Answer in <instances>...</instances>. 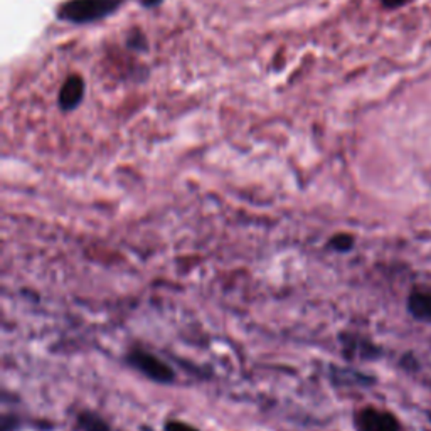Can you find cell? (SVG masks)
<instances>
[{
    "mask_svg": "<svg viewBox=\"0 0 431 431\" xmlns=\"http://www.w3.org/2000/svg\"><path fill=\"white\" fill-rule=\"evenodd\" d=\"M126 362L156 382L168 384L176 379V374L172 371L171 365L163 362V360L158 359L152 353H147V350H132V353H128V355H126Z\"/></svg>",
    "mask_w": 431,
    "mask_h": 431,
    "instance_id": "cell-1",
    "label": "cell"
},
{
    "mask_svg": "<svg viewBox=\"0 0 431 431\" xmlns=\"http://www.w3.org/2000/svg\"><path fill=\"white\" fill-rule=\"evenodd\" d=\"M120 0H73L61 9L59 16L73 22H90L118 7Z\"/></svg>",
    "mask_w": 431,
    "mask_h": 431,
    "instance_id": "cell-2",
    "label": "cell"
},
{
    "mask_svg": "<svg viewBox=\"0 0 431 431\" xmlns=\"http://www.w3.org/2000/svg\"><path fill=\"white\" fill-rule=\"evenodd\" d=\"M358 428L360 431H397V420L386 411L365 407L358 415Z\"/></svg>",
    "mask_w": 431,
    "mask_h": 431,
    "instance_id": "cell-3",
    "label": "cell"
},
{
    "mask_svg": "<svg viewBox=\"0 0 431 431\" xmlns=\"http://www.w3.org/2000/svg\"><path fill=\"white\" fill-rule=\"evenodd\" d=\"M83 90H84V83L79 76H71L64 83L63 90H61V96H59V103L64 110H73L74 106L81 101L83 98Z\"/></svg>",
    "mask_w": 431,
    "mask_h": 431,
    "instance_id": "cell-4",
    "label": "cell"
},
{
    "mask_svg": "<svg viewBox=\"0 0 431 431\" xmlns=\"http://www.w3.org/2000/svg\"><path fill=\"white\" fill-rule=\"evenodd\" d=\"M407 310L418 320H431V295L415 292L407 300Z\"/></svg>",
    "mask_w": 431,
    "mask_h": 431,
    "instance_id": "cell-5",
    "label": "cell"
},
{
    "mask_svg": "<svg viewBox=\"0 0 431 431\" xmlns=\"http://www.w3.org/2000/svg\"><path fill=\"white\" fill-rule=\"evenodd\" d=\"M76 425L79 431H111L110 425L100 415L91 413V411H81L78 415Z\"/></svg>",
    "mask_w": 431,
    "mask_h": 431,
    "instance_id": "cell-6",
    "label": "cell"
},
{
    "mask_svg": "<svg viewBox=\"0 0 431 431\" xmlns=\"http://www.w3.org/2000/svg\"><path fill=\"white\" fill-rule=\"evenodd\" d=\"M329 246L332 248V250H335L339 253H348L353 250L354 238L350 236V234H335V236L329 241Z\"/></svg>",
    "mask_w": 431,
    "mask_h": 431,
    "instance_id": "cell-7",
    "label": "cell"
},
{
    "mask_svg": "<svg viewBox=\"0 0 431 431\" xmlns=\"http://www.w3.org/2000/svg\"><path fill=\"white\" fill-rule=\"evenodd\" d=\"M166 431H199L196 430L194 426L187 425V423H182V421H167L166 423Z\"/></svg>",
    "mask_w": 431,
    "mask_h": 431,
    "instance_id": "cell-8",
    "label": "cell"
},
{
    "mask_svg": "<svg viewBox=\"0 0 431 431\" xmlns=\"http://www.w3.org/2000/svg\"><path fill=\"white\" fill-rule=\"evenodd\" d=\"M19 421L17 416H4L2 418V431H16L19 428Z\"/></svg>",
    "mask_w": 431,
    "mask_h": 431,
    "instance_id": "cell-9",
    "label": "cell"
},
{
    "mask_svg": "<svg viewBox=\"0 0 431 431\" xmlns=\"http://www.w3.org/2000/svg\"><path fill=\"white\" fill-rule=\"evenodd\" d=\"M407 2H411V0H382L384 6L390 7V9L401 7V6H405V4H407Z\"/></svg>",
    "mask_w": 431,
    "mask_h": 431,
    "instance_id": "cell-10",
    "label": "cell"
}]
</instances>
